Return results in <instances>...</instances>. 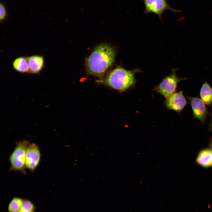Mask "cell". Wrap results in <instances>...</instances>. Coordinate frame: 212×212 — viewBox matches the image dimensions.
<instances>
[{
    "instance_id": "6da1fadb",
    "label": "cell",
    "mask_w": 212,
    "mask_h": 212,
    "mask_svg": "<svg viewBox=\"0 0 212 212\" xmlns=\"http://www.w3.org/2000/svg\"><path fill=\"white\" fill-rule=\"evenodd\" d=\"M115 57L114 50L106 44L96 47L86 61L88 72L95 75L104 74L114 62Z\"/></svg>"
},
{
    "instance_id": "7a4b0ae2",
    "label": "cell",
    "mask_w": 212,
    "mask_h": 212,
    "mask_svg": "<svg viewBox=\"0 0 212 212\" xmlns=\"http://www.w3.org/2000/svg\"><path fill=\"white\" fill-rule=\"evenodd\" d=\"M140 71L138 69L127 70L117 67L110 73L104 82L115 89L123 92L134 85L136 82L135 75Z\"/></svg>"
},
{
    "instance_id": "3957f363",
    "label": "cell",
    "mask_w": 212,
    "mask_h": 212,
    "mask_svg": "<svg viewBox=\"0 0 212 212\" xmlns=\"http://www.w3.org/2000/svg\"><path fill=\"white\" fill-rule=\"evenodd\" d=\"M29 143V141L25 140L16 142L14 150L9 158L10 165L9 171H19L26 174V153Z\"/></svg>"
},
{
    "instance_id": "277c9868",
    "label": "cell",
    "mask_w": 212,
    "mask_h": 212,
    "mask_svg": "<svg viewBox=\"0 0 212 212\" xmlns=\"http://www.w3.org/2000/svg\"><path fill=\"white\" fill-rule=\"evenodd\" d=\"M176 69L173 70L169 75L165 77L160 83L156 86L154 90L160 94L166 99L175 93L178 84L186 78L178 77L176 74Z\"/></svg>"
},
{
    "instance_id": "5b68a950",
    "label": "cell",
    "mask_w": 212,
    "mask_h": 212,
    "mask_svg": "<svg viewBox=\"0 0 212 212\" xmlns=\"http://www.w3.org/2000/svg\"><path fill=\"white\" fill-rule=\"evenodd\" d=\"M41 153L37 145L29 143L27 148L25 160L26 168L31 172H34L38 166L41 160Z\"/></svg>"
},
{
    "instance_id": "8992f818",
    "label": "cell",
    "mask_w": 212,
    "mask_h": 212,
    "mask_svg": "<svg viewBox=\"0 0 212 212\" xmlns=\"http://www.w3.org/2000/svg\"><path fill=\"white\" fill-rule=\"evenodd\" d=\"M145 6V13H153L161 19L162 14L165 10H169L174 12H179V10L171 8L165 0H144Z\"/></svg>"
},
{
    "instance_id": "52a82bcc",
    "label": "cell",
    "mask_w": 212,
    "mask_h": 212,
    "mask_svg": "<svg viewBox=\"0 0 212 212\" xmlns=\"http://www.w3.org/2000/svg\"><path fill=\"white\" fill-rule=\"evenodd\" d=\"M187 103L182 91L175 93L166 99L165 105L167 108L180 112Z\"/></svg>"
},
{
    "instance_id": "ba28073f",
    "label": "cell",
    "mask_w": 212,
    "mask_h": 212,
    "mask_svg": "<svg viewBox=\"0 0 212 212\" xmlns=\"http://www.w3.org/2000/svg\"><path fill=\"white\" fill-rule=\"evenodd\" d=\"M29 67L28 74H38L44 68L45 59L42 55L34 54L27 57Z\"/></svg>"
},
{
    "instance_id": "9c48e42d",
    "label": "cell",
    "mask_w": 212,
    "mask_h": 212,
    "mask_svg": "<svg viewBox=\"0 0 212 212\" xmlns=\"http://www.w3.org/2000/svg\"><path fill=\"white\" fill-rule=\"evenodd\" d=\"M191 102L194 117L204 123L206 114L204 103L197 97H188Z\"/></svg>"
},
{
    "instance_id": "30bf717a",
    "label": "cell",
    "mask_w": 212,
    "mask_h": 212,
    "mask_svg": "<svg viewBox=\"0 0 212 212\" xmlns=\"http://www.w3.org/2000/svg\"><path fill=\"white\" fill-rule=\"evenodd\" d=\"M13 69L21 73H28L29 67L27 57L20 56L14 59L11 62Z\"/></svg>"
},
{
    "instance_id": "8fae6325",
    "label": "cell",
    "mask_w": 212,
    "mask_h": 212,
    "mask_svg": "<svg viewBox=\"0 0 212 212\" xmlns=\"http://www.w3.org/2000/svg\"><path fill=\"white\" fill-rule=\"evenodd\" d=\"M196 161L198 164L205 168L212 165V150L205 149L198 154Z\"/></svg>"
},
{
    "instance_id": "7c38bea8",
    "label": "cell",
    "mask_w": 212,
    "mask_h": 212,
    "mask_svg": "<svg viewBox=\"0 0 212 212\" xmlns=\"http://www.w3.org/2000/svg\"><path fill=\"white\" fill-rule=\"evenodd\" d=\"M200 95L202 100L206 104L209 105L212 102V88L206 82L202 87Z\"/></svg>"
},
{
    "instance_id": "4fadbf2b",
    "label": "cell",
    "mask_w": 212,
    "mask_h": 212,
    "mask_svg": "<svg viewBox=\"0 0 212 212\" xmlns=\"http://www.w3.org/2000/svg\"><path fill=\"white\" fill-rule=\"evenodd\" d=\"M24 199L17 197L13 198L8 205L9 212H19L22 205Z\"/></svg>"
},
{
    "instance_id": "5bb4252c",
    "label": "cell",
    "mask_w": 212,
    "mask_h": 212,
    "mask_svg": "<svg viewBox=\"0 0 212 212\" xmlns=\"http://www.w3.org/2000/svg\"><path fill=\"white\" fill-rule=\"evenodd\" d=\"M9 13L5 3L1 1L0 3V23L2 24L8 19Z\"/></svg>"
},
{
    "instance_id": "9a60e30c",
    "label": "cell",
    "mask_w": 212,
    "mask_h": 212,
    "mask_svg": "<svg viewBox=\"0 0 212 212\" xmlns=\"http://www.w3.org/2000/svg\"><path fill=\"white\" fill-rule=\"evenodd\" d=\"M35 209V206L31 201L24 199L19 212H31Z\"/></svg>"
},
{
    "instance_id": "2e32d148",
    "label": "cell",
    "mask_w": 212,
    "mask_h": 212,
    "mask_svg": "<svg viewBox=\"0 0 212 212\" xmlns=\"http://www.w3.org/2000/svg\"><path fill=\"white\" fill-rule=\"evenodd\" d=\"M31 212H34V211H32Z\"/></svg>"
},
{
    "instance_id": "e0dca14e",
    "label": "cell",
    "mask_w": 212,
    "mask_h": 212,
    "mask_svg": "<svg viewBox=\"0 0 212 212\" xmlns=\"http://www.w3.org/2000/svg\"></svg>"
},
{
    "instance_id": "ac0fdd59",
    "label": "cell",
    "mask_w": 212,
    "mask_h": 212,
    "mask_svg": "<svg viewBox=\"0 0 212 212\" xmlns=\"http://www.w3.org/2000/svg\"><path fill=\"white\" fill-rule=\"evenodd\" d=\"M211 149L212 150V149Z\"/></svg>"
}]
</instances>
